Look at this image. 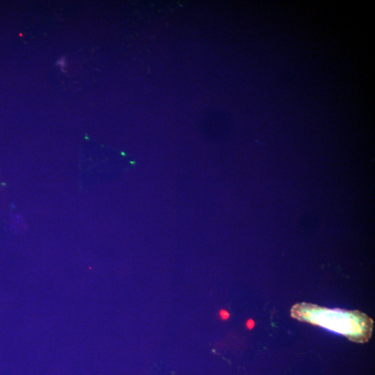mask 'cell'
Returning <instances> with one entry per match:
<instances>
[{
	"instance_id": "obj_2",
	"label": "cell",
	"mask_w": 375,
	"mask_h": 375,
	"mask_svg": "<svg viewBox=\"0 0 375 375\" xmlns=\"http://www.w3.org/2000/svg\"><path fill=\"white\" fill-rule=\"evenodd\" d=\"M219 315H220L221 318L223 319H226L229 317L228 312L227 311L224 310H222L220 311Z\"/></svg>"
},
{
	"instance_id": "obj_3",
	"label": "cell",
	"mask_w": 375,
	"mask_h": 375,
	"mask_svg": "<svg viewBox=\"0 0 375 375\" xmlns=\"http://www.w3.org/2000/svg\"><path fill=\"white\" fill-rule=\"evenodd\" d=\"M253 325V322L251 320L247 322V326L248 328H251Z\"/></svg>"
},
{
	"instance_id": "obj_1",
	"label": "cell",
	"mask_w": 375,
	"mask_h": 375,
	"mask_svg": "<svg viewBox=\"0 0 375 375\" xmlns=\"http://www.w3.org/2000/svg\"><path fill=\"white\" fill-rule=\"evenodd\" d=\"M290 315L301 322L337 332L356 342H366L372 334L373 320L358 310L329 309L301 303L292 306Z\"/></svg>"
}]
</instances>
